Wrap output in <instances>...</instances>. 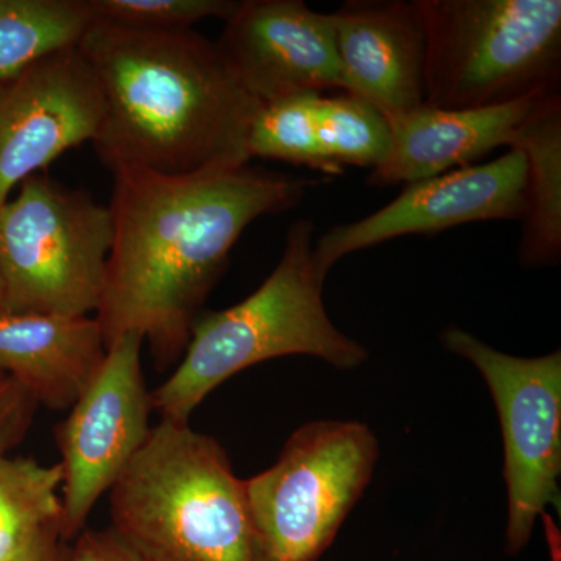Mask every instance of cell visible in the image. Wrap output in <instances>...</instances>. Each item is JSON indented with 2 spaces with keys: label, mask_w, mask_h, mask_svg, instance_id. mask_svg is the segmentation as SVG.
Masks as SVG:
<instances>
[{
  "label": "cell",
  "mask_w": 561,
  "mask_h": 561,
  "mask_svg": "<svg viewBox=\"0 0 561 561\" xmlns=\"http://www.w3.org/2000/svg\"><path fill=\"white\" fill-rule=\"evenodd\" d=\"M113 175V243L94 317L106 348L138 334L160 371L179 364L245 228L294 208L317 184L249 165L187 176Z\"/></svg>",
  "instance_id": "1"
},
{
  "label": "cell",
  "mask_w": 561,
  "mask_h": 561,
  "mask_svg": "<svg viewBox=\"0 0 561 561\" xmlns=\"http://www.w3.org/2000/svg\"><path fill=\"white\" fill-rule=\"evenodd\" d=\"M105 102L92 140L111 172L187 176L249 164L261 103L216 41L192 31L147 32L92 21L80 41Z\"/></svg>",
  "instance_id": "2"
},
{
  "label": "cell",
  "mask_w": 561,
  "mask_h": 561,
  "mask_svg": "<svg viewBox=\"0 0 561 561\" xmlns=\"http://www.w3.org/2000/svg\"><path fill=\"white\" fill-rule=\"evenodd\" d=\"M313 221L289 228L279 262L245 300L198 317L175 370L150 391L161 419L190 421L210 391L253 365L311 356L356 370L370 354L339 330L323 302L327 276L313 260Z\"/></svg>",
  "instance_id": "3"
},
{
  "label": "cell",
  "mask_w": 561,
  "mask_h": 561,
  "mask_svg": "<svg viewBox=\"0 0 561 561\" xmlns=\"http://www.w3.org/2000/svg\"><path fill=\"white\" fill-rule=\"evenodd\" d=\"M111 529L146 561H260L245 481L190 421L161 419L110 490Z\"/></svg>",
  "instance_id": "4"
},
{
  "label": "cell",
  "mask_w": 561,
  "mask_h": 561,
  "mask_svg": "<svg viewBox=\"0 0 561 561\" xmlns=\"http://www.w3.org/2000/svg\"><path fill=\"white\" fill-rule=\"evenodd\" d=\"M424 35V103L485 108L560 92V0H413Z\"/></svg>",
  "instance_id": "5"
},
{
  "label": "cell",
  "mask_w": 561,
  "mask_h": 561,
  "mask_svg": "<svg viewBox=\"0 0 561 561\" xmlns=\"http://www.w3.org/2000/svg\"><path fill=\"white\" fill-rule=\"evenodd\" d=\"M378 437L365 423L316 420L245 481L260 561H320L370 485Z\"/></svg>",
  "instance_id": "6"
},
{
  "label": "cell",
  "mask_w": 561,
  "mask_h": 561,
  "mask_svg": "<svg viewBox=\"0 0 561 561\" xmlns=\"http://www.w3.org/2000/svg\"><path fill=\"white\" fill-rule=\"evenodd\" d=\"M113 243L110 206L47 176L0 205L2 311L95 313Z\"/></svg>",
  "instance_id": "7"
},
{
  "label": "cell",
  "mask_w": 561,
  "mask_h": 561,
  "mask_svg": "<svg viewBox=\"0 0 561 561\" xmlns=\"http://www.w3.org/2000/svg\"><path fill=\"white\" fill-rule=\"evenodd\" d=\"M442 345L474 365L496 405L507 489L505 548L516 556L529 545L542 513L549 507L560 512V350L512 356L457 327L442 332Z\"/></svg>",
  "instance_id": "8"
},
{
  "label": "cell",
  "mask_w": 561,
  "mask_h": 561,
  "mask_svg": "<svg viewBox=\"0 0 561 561\" xmlns=\"http://www.w3.org/2000/svg\"><path fill=\"white\" fill-rule=\"evenodd\" d=\"M142 345L138 334L117 339L98 378L57 427L62 542L84 530L102 494L110 493L149 438L153 408L140 359Z\"/></svg>",
  "instance_id": "9"
},
{
  "label": "cell",
  "mask_w": 561,
  "mask_h": 561,
  "mask_svg": "<svg viewBox=\"0 0 561 561\" xmlns=\"http://www.w3.org/2000/svg\"><path fill=\"white\" fill-rule=\"evenodd\" d=\"M105 116L98 73L80 44L0 83V205L66 150L94 140Z\"/></svg>",
  "instance_id": "10"
},
{
  "label": "cell",
  "mask_w": 561,
  "mask_h": 561,
  "mask_svg": "<svg viewBox=\"0 0 561 561\" xmlns=\"http://www.w3.org/2000/svg\"><path fill=\"white\" fill-rule=\"evenodd\" d=\"M526 205V157L508 149L485 164L405 184L383 208L321 234L313 243V260L328 275L351 253L402 236L434 234L472 221L523 220Z\"/></svg>",
  "instance_id": "11"
},
{
  "label": "cell",
  "mask_w": 561,
  "mask_h": 561,
  "mask_svg": "<svg viewBox=\"0 0 561 561\" xmlns=\"http://www.w3.org/2000/svg\"><path fill=\"white\" fill-rule=\"evenodd\" d=\"M216 43L261 105L308 92L343 91L331 14L301 0H243Z\"/></svg>",
  "instance_id": "12"
},
{
  "label": "cell",
  "mask_w": 561,
  "mask_h": 561,
  "mask_svg": "<svg viewBox=\"0 0 561 561\" xmlns=\"http://www.w3.org/2000/svg\"><path fill=\"white\" fill-rule=\"evenodd\" d=\"M390 146V124L354 95L321 92L265 103L249 135L251 158L342 175L346 165L376 168Z\"/></svg>",
  "instance_id": "13"
},
{
  "label": "cell",
  "mask_w": 561,
  "mask_h": 561,
  "mask_svg": "<svg viewBox=\"0 0 561 561\" xmlns=\"http://www.w3.org/2000/svg\"><path fill=\"white\" fill-rule=\"evenodd\" d=\"M331 21L343 92L389 122L424 105V35L413 2L350 0Z\"/></svg>",
  "instance_id": "14"
},
{
  "label": "cell",
  "mask_w": 561,
  "mask_h": 561,
  "mask_svg": "<svg viewBox=\"0 0 561 561\" xmlns=\"http://www.w3.org/2000/svg\"><path fill=\"white\" fill-rule=\"evenodd\" d=\"M538 92L485 108H420L390 121L386 158L371 169L370 186H394L468 168L500 147L513 146L524 125L552 95Z\"/></svg>",
  "instance_id": "15"
},
{
  "label": "cell",
  "mask_w": 561,
  "mask_h": 561,
  "mask_svg": "<svg viewBox=\"0 0 561 561\" xmlns=\"http://www.w3.org/2000/svg\"><path fill=\"white\" fill-rule=\"evenodd\" d=\"M95 317L0 311V375L50 411H69L105 364Z\"/></svg>",
  "instance_id": "16"
},
{
  "label": "cell",
  "mask_w": 561,
  "mask_h": 561,
  "mask_svg": "<svg viewBox=\"0 0 561 561\" xmlns=\"http://www.w3.org/2000/svg\"><path fill=\"white\" fill-rule=\"evenodd\" d=\"M511 149L527 161V205L519 261L546 267L561 256V95L542 103Z\"/></svg>",
  "instance_id": "17"
},
{
  "label": "cell",
  "mask_w": 561,
  "mask_h": 561,
  "mask_svg": "<svg viewBox=\"0 0 561 561\" xmlns=\"http://www.w3.org/2000/svg\"><path fill=\"white\" fill-rule=\"evenodd\" d=\"M91 24L87 0H0V83L77 46Z\"/></svg>",
  "instance_id": "18"
},
{
  "label": "cell",
  "mask_w": 561,
  "mask_h": 561,
  "mask_svg": "<svg viewBox=\"0 0 561 561\" xmlns=\"http://www.w3.org/2000/svg\"><path fill=\"white\" fill-rule=\"evenodd\" d=\"M60 463L0 459V561H13L38 531L61 530Z\"/></svg>",
  "instance_id": "19"
},
{
  "label": "cell",
  "mask_w": 561,
  "mask_h": 561,
  "mask_svg": "<svg viewBox=\"0 0 561 561\" xmlns=\"http://www.w3.org/2000/svg\"><path fill=\"white\" fill-rule=\"evenodd\" d=\"M92 21L147 32L190 31L198 22L227 21L234 0H87Z\"/></svg>",
  "instance_id": "20"
},
{
  "label": "cell",
  "mask_w": 561,
  "mask_h": 561,
  "mask_svg": "<svg viewBox=\"0 0 561 561\" xmlns=\"http://www.w3.org/2000/svg\"><path fill=\"white\" fill-rule=\"evenodd\" d=\"M35 400L28 391L5 378L0 382V459L24 437L35 411Z\"/></svg>",
  "instance_id": "21"
},
{
  "label": "cell",
  "mask_w": 561,
  "mask_h": 561,
  "mask_svg": "<svg viewBox=\"0 0 561 561\" xmlns=\"http://www.w3.org/2000/svg\"><path fill=\"white\" fill-rule=\"evenodd\" d=\"M65 561H146L113 529L83 530Z\"/></svg>",
  "instance_id": "22"
},
{
  "label": "cell",
  "mask_w": 561,
  "mask_h": 561,
  "mask_svg": "<svg viewBox=\"0 0 561 561\" xmlns=\"http://www.w3.org/2000/svg\"><path fill=\"white\" fill-rule=\"evenodd\" d=\"M60 526L46 527L28 540L13 561H65Z\"/></svg>",
  "instance_id": "23"
},
{
  "label": "cell",
  "mask_w": 561,
  "mask_h": 561,
  "mask_svg": "<svg viewBox=\"0 0 561 561\" xmlns=\"http://www.w3.org/2000/svg\"><path fill=\"white\" fill-rule=\"evenodd\" d=\"M542 526H545L546 541H548L549 556L551 561H561V531L559 524L549 512L540 516Z\"/></svg>",
  "instance_id": "24"
},
{
  "label": "cell",
  "mask_w": 561,
  "mask_h": 561,
  "mask_svg": "<svg viewBox=\"0 0 561 561\" xmlns=\"http://www.w3.org/2000/svg\"><path fill=\"white\" fill-rule=\"evenodd\" d=\"M3 306V284L2 278H0V311H2Z\"/></svg>",
  "instance_id": "25"
},
{
  "label": "cell",
  "mask_w": 561,
  "mask_h": 561,
  "mask_svg": "<svg viewBox=\"0 0 561 561\" xmlns=\"http://www.w3.org/2000/svg\"><path fill=\"white\" fill-rule=\"evenodd\" d=\"M5 378H7V376L0 375V382H2L3 379H5Z\"/></svg>",
  "instance_id": "26"
}]
</instances>
